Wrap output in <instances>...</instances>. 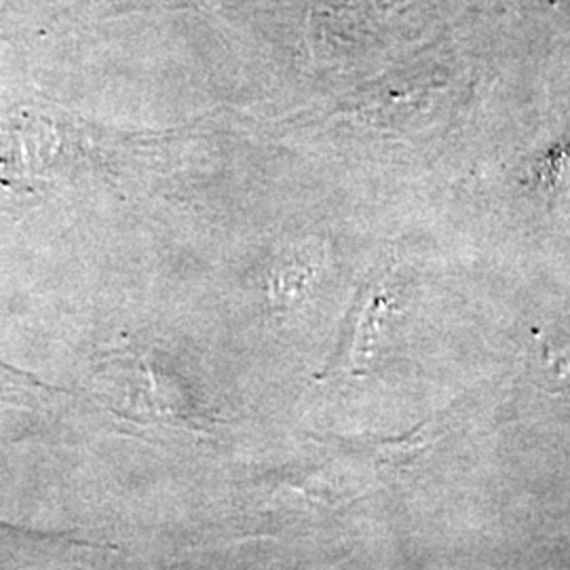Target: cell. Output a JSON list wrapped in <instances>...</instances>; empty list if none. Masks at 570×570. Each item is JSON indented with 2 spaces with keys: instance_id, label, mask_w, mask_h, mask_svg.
Returning <instances> with one entry per match:
<instances>
[{
  "instance_id": "6da1fadb",
  "label": "cell",
  "mask_w": 570,
  "mask_h": 570,
  "mask_svg": "<svg viewBox=\"0 0 570 570\" xmlns=\"http://www.w3.org/2000/svg\"><path fill=\"white\" fill-rule=\"evenodd\" d=\"M61 144L53 125L23 112L0 122V193H30L51 174Z\"/></svg>"
},
{
  "instance_id": "7a4b0ae2",
  "label": "cell",
  "mask_w": 570,
  "mask_h": 570,
  "mask_svg": "<svg viewBox=\"0 0 570 570\" xmlns=\"http://www.w3.org/2000/svg\"><path fill=\"white\" fill-rule=\"evenodd\" d=\"M541 385L553 395H562L570 402V341L569 338H546L541 336V360H539Z\"/></svg>"
}]
</instances>
